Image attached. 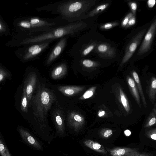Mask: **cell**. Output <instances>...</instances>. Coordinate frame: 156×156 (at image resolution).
<instances>
[{
  "mask_svg": "<svg viewBox=\"0 0 156 156\" xmlns=\"http://www.w3.org/2000/svg\"><path fill=\"white\" fill-rule=\"evenodd\" d=\"M57 19H44L30 16L18 18L13 24L15 33L11 40L24 39L39 35L60 26Z\"/></svg>",
  "mask_w": 156,
  "mask_h": 156,
  "instance_id": "cell-1",
  "label": "cell"
},
{
  "mask_svg": "<svg viewBox=\"0 0 156 156\" xmlns=\"http://www.w3.org/2000/svg\"><path fill=\"white\" fill-rule=\"evenodd\" d=\"M87 24L79 21L56 27L51 30L39 35L19 40H11L6 44L7 46L21 47L35 43L55 41L62 37L73 35L81 32L87 26Z\"/></svg>",
  "mask_w": 156,
  "mask_h": 156,
  "instance_id": "cell-2",
  "label": "cell"
},
{
  "mask_svg": "<svg viewBox=\"0 0 156 156\" xmlns=\"http://www.w3.org/2000/svg\"><path fill=\"white\" fill-rule=\"evenodd\" d=\"M97 0H70L48 5L54 14L70 23L84 19L88 11L98 2Z\"/></svg>",
  "mask_w": 156,
  "mask_h": 156,
  "instance_id": "cell-3",
  "label": "cell"
},
{
  "mask_svg": "<svg viewBox=\"0 0 156 156\" xmlns=\"http://www.w3.org/2000/svg\"><path fill=\"white\" fill-rule=\"evenodd\" d=\"M55 101L51 91L44 86L38 87L33 98L32 106L34 117L41 125L46 121L48 112Z\"/></svg>",
  "mask_w": 156,
  "mask_h": 156,
  "instance_id": "cell-4",
  "label": "cell"
},
{
  "mask_svg": "<svg viewBox=\"0 0 156 156\" xmlns=\"http://www.w3.org/2000/svg\"><path fill=\"white\" fill-rule=\"evenodd\" d=\"M54 41L35 43L23 46L15 51V55L22 62H26L36 59Z\"/></svg>",
  "mask_w": 156,
  "mask_h": 156,
  "instance_id": "cell-5",
  "label": "cell"
},
{
  "mask_svg": "<svg viewBox=\"0 0 156 156\" xmlns=\"http://www.w3.org/2000/svg\"><path fill=\"white\" fill-rule=\"evenodd\" d=\"M146 31V29H143L136 34L127 45L125 54L122 61L123 64L127 62L131 57L140 44Z\"/></svg>",
  "mask_w": 156,
  "mask_h": 156,
  "instance_id": "cell-6",
  "label": "cell"
},
{
  "mask_svg": "<svg viewBox=\"0 0 156 156\" xmlns=\"http://www.w3.org/2000/svg\"><path fill=\"white\" fill-rule=\"evenodd\" d=\"M156 31V19L152 23L147 32L139 50L138 55H141L147 52L149 50Z\"/></svg>",
  "mask_w": 156,
  "mask_h": 156,
  "instance_id": "cell-7",
  "label": "cell"
},
{
  "mask_svg": "<svg viewBox=\"0 0 156 156\" xmlns=\"http://www.w3.org/2000/svg\"><path fill=\"white\" fill-rule=\"evenodd\" d=\"M67 37H64L59 39L58 42L47 57L45 61L46 65H49L52 63L61 55L67 44Z\"/></svg>",
  "mask_w": 156,
  "mask_h": 156,
  "instance_id": "cell-8",
  "label": "cell"
},
{
  "mask_svg": "<svg viewBox=\"0 0 156 156\" xmlns=\"http://www.w3.org/2000/svg\"><path fill=\"white\" fill-rule=\"evenodd\" d=\"M94 51L100 57L109 58L115 57V48L106 42H99Z\"/></svg>",
  "mask_w": 156,
  "mask_h": 156,
  "instance_id": "cell-9",
  "label": "cell"
},
{
  "mask_svg": "<svg viewBox=\"0 0 156 156\" xmlns=\"http://www.w3.org/2000/svg\"><path fill=\"white\" fill-rule=\"evenodd\" d=\"M37 78L36 73L34 72H31L28 74L24 82V85L26 88L29 104L32 97L37 83Z\"/></svg>",
  "mask_w": 156,
  "mask_h": 156,
  "instance_id": "cell-10",
  "label": "cell"
},
{
  "mask_svg": "<svg viewBox=\"0 0 156 156\" xmlns=\"http://www.w3.org/2000/svg\"><path fill=\"white\" fill-rule=\"evenodd\" d=\"M22 138L28 144L38 150H41L42 147L38 142L27 131L23 129H19Z\"/></svg>",
  "mask_w": 156,
  "mask_h": 156,
  "instance_id": "cell-11",
  "label": "cell"
},
{
  "mask_svg": "<svg viewBox=\"0 0 156 156\" xmlns=\"http://www.w3.org/2000/svg\"><path fill=\"white\" fill-rule=\"evenodd\" d=\"M137 150V149L135 148L119 147L107 149V151L112 156H127L138 151Z\"/></svg>",
  "mask_w": 156,
  "mask_h": 156,
  "instance_id": "cell-12",
  "label": "cell"
},
{
  "mask_svg": "<svg viewBox=\"0 0 156 156\" xmlns=\"http://www.w3.org/2000/svg\"><path fill=\"white\" fill-rule=\"evenodd\" d=\"M83 143L86 147L96 152L104 154L107 153L104 147L98 142L87 140L84 141Z\"/></svg>",
  "mask_w": 156,
  "mask_h": 156,
  "instance_id": "cell-13",
  "label": "cell"
},
{
  "mask_svg": "<svg viewBox=\"0 0 156 156\" xmlns=\"http://www.w3.org/2000/svg\"><path fill=\"white\" fill-rule=\"evenodd\" d=\"M128 83L132 95L136 103L141 108V106L140 102V94L134 80L132 78L129 77L128 79Z\"/></svg>",
  "mask_w": 156,
  "mask_h": 156,
  "instance_id": "cell-14",
  "label": "cell"
},
{
  "mask_svg": "<svg viewBox=\"0 0 156 156\" xmlns=\"http://www.w3.org/2000/svg\"><path fill=\"white\" fill-rule=\"evenodd\" d=\"M110 3L109 2H104L97 5L94 9L86 14L84 19L93 17L104 11L108 8Z\"/></svg>",
  "mask_w": 156,
  "mask_h": 156,
  "instance_id": "cell-15",
  "label": "cell"
},
{
  "mask_svg": "<svg viewBox=\"0 0 156 156\" xmlns=\"http://www.w3.org/2000/svg\"><path fill=\"white\" fill-rule=\"evenodd\" d=\"M132 75L133 78V80L136 85L140 95L141 98L143 105L145 108H146L147 107V104L143 92L139 76L137 73L135 71H133L132 72Z\"/></svg>",
  "mask_w": 156,
  "mask_h": 156,
  "instance_id": "cell-16",
  "label": "cell"
},
{
  "mask_svg": "<svg viewBox=\"0 0 156 156\" xmlns=\"http://www.w3.org/2000/svg\"><path fill=\"white\" fill-rule=\"evenodd\" d=\"M66 69V66L65 63H61L57 66L51 72V78L54 80H57L60 78L64 74Z\"/></svg>",
  "mask_w": 156,
  "mask_h": 156,
  "instance_id": "cell-17",
  "label": "cell"
},
{
  "mask_svg": "<svg viewBox=\"0 0 156 156\" xmlns=\"http://www.w3.org/2000/svg\"><path fill=\"white\" fill-rule=\"evenodd\" d=\"M99 42L97 41H94L85 45L80 51L81 56L84 57L88 55L95 49Z\"/></svg>",
  "mask_w": 156,
  "mask_h": 156,
  "instance_id": "cell-18",
  "label": "cell"
},
{
  "mask_svg": "<svg viewBox=\"0 0 156 156\" xmlns=\"http://www.w3.org/2000/svg\"><path fill=\"white\" fill-rule=\"evenodd\" d=\"M148 95L151 101L152 104H153L156 95V78L154 76L151 79L149 89Z\"/></svg>",
  "mask_w": 156,
  "mask_h": 156,
  "instance_id": "cell-19",
  "label": "cell"
},
{
  "mask_svg": "<svg viewBox=\"0 0 156 156\" xmlns=\"http://www.w3.org/2000/svg\"><path fill=\"white\" fill-rule=\"evenodd\" d=\"M53 117L57 129L60 132H62L63 129V120L59 111L56 110L54 112Z\"/></svg>",
  "mask_w": 156,
  "mask_h": 156,
  "instance_id": "cell-20",
  "label": "cell"
},
{
  "mask_svg": "<svg viewBox=\"0 0 156 156\" xmlns=\"http://www.w3.org/2000/svg\"><path fill=\"white\" fill-rule=\"evenodd\" d=\"M11 32L9 27L3 18L0 15V37L10 35Z\"/></svg>",
  "mask_w": 156,
  "mask_h": 156,
  "instance_id": "cell-21",
  "label": "cell"
},
{
  "mask_svg": "<svg viewBox=\"0 0 156 156\" xmlns=\"http://www.w3.org/2000/svg\"><path fill=\"white\" fill-rule=\"evenodd\" d=\"M148 117L144 125V127L151 126L156 123V103Z\"/></svg>",
  "mask_w": 156,
  "mask_h": 156,
  "instance_id": "cell-22",
  "label": "cell"
},
{
  "mask_svg": "<svg viewBox=\"0 0 156 156\" xmlns=\"http://www.w3.org/2000/svg\"><path fill=\"white\" fill-rule=\"evenodd\" d=\"M29 104L26 88L24 85L21 103V108L22 111L26 113L27 112Z\"/></svg>",
  "mask_w": 156,
  "mask_h": 156,
  "instance_id": "cell-23",
  "label": "cell"
},
{
  "mask_svg": "<svg viewBox=\"0 0 156 156\" xmlns=\"http://www.w3.org/2000/svg\"><path fill=\"white\" fill-rule=\"evenodd\" d=\"M119 24L118 21H114L104 23L101 25L99 28L101 30H108L115 27Z\"/></svg>",
  "mask_w": 156,
  "mask_h": 156,
  "instance_id": "cell-24",
  "label": "cell"
},
{
  "mask_svg": "<svg viewBox=\"0 0 156 156\" xmlns=\"http://www.w3.org/2000/svg\"><path fill=\"white\" fill-rule=\"evenodd\" d=\"M0 154L1 156H11L1 138L0 140Z\"/></svg>",
  "mask_w": 156,
  "mask_h": 156,
  "instance_id": "cell-25",
  "label": "cell"
},
{
  "mask_svg": "<svg viewBox=\"0 0 156 156\" xmlns=\"http://www.w3.org/2000/svg\"><path fill=\"white\" fill-rule=\"evenodd\" d=\"M120 95L121 101L122 105L124 107L127 112H128L130 110L129 106L126 98L122 91H120Z\"/></svg>",
  "mask_w": 156,
  "mask_h": 156,
  "instance_id": "cell-26",
  "label": "cell"
},
{
  "mask_svg": "<svg viewBox=\"0 0 156 156\" xmlns=\"http://www.w3.org/2000/svg\"><path fill=\"white\" fill-rule=\"evenodd\" d=\"M0 66V82L1 83L3 82L5 78L9 75V73L3 67V66L1 65Z\"/></svg>",
  "mask_w": 156,
  "mask_h": 156,
  "instance_id": "cell-27",
  "label": "cell"
},
{
  "mask_svg": "<svg viewBox=\"0 0 156 156\" xmlns=\"http://www.w3.org/2000/svg\"><path fill=\"white\" fill-rule=\"evenodd\" d=\"M132 12H130L122 20L121 25L123 27H126L129 19L133 16Z\"/></svg>",
  "mask_w": 156,
  "mask_h": 156,
  "instance_id": "cell-28",
  "label": "cell"
},
{
  "mask_svg": "<svg viewBox=\"0 0 156 156\" xmlns=\"http://www.w3.org/2000/svg\"><path fill=\"white\" fill-rule=\"evenodd\" d=\"M82 62L83 65L87 67H91L96 65L95 62L88 59H84Z\"/></svg>",
  "mask_w": 156,
  "mask_h": 156,
  "instance_id": "cell-29",
  "label": "cell"
},
{
  "mask_svg": "<svg viewBox=\"0 0 156 156\" xmlns=\"http://www.w3.org/2000/svg\"><path fill=\"white\" fill-rule=\"evenodd\" d=\"M112 133V131L111 129H107L101 132L100 133L101 137L104 138L109 137Z\"/></svg>",
  "mask_w": 156,
  "mask_h": 156,
  "instance_id": "cell-30",
  "label": "cell"
},
{
  "mask_svg": "<svg viewBox=\"0 0 156 156\" xmlns=\"http://www.w3.org/2000/svg\"><path fill=\"white\" fill-rule=\"evenodd\" d=\"M128 4L133 15L135 16L136 12L137 9V4L136 3L134 2H128Z\"/></svg>",
  "mask_w": 156,
  "mask_h": 156,
  "instance_id": "cell-31",
  "label": "cell"
},
{
  "mask_svg": "<svg viewBox=\"0 0 156 156\" xmlns=\"http://www.w3.org/2000/svg\"><path fill=\"white\" fill-rule=\"evenodd\" d=\"M127 156H151V154L146 153H140L138 151L132 153Z\"/></svg>",
  "mask_w": 156,
  "mask_h": 156,
  "instance_id": "cell-32",
  "label": "cell"
},
{
  "mask_svg": "<svg viewBox=\"0 0 156 156\" xmlns=\"http://www.w3.org/2000/svg\"><path fill=\"white\" fill-rule=\"evenodd\" d=\"M136 22L135 16L133 15L129 20L126 27H129L135 24Z\"/></svg>",
  "mask_w": 156,
  "mask_h": 156,
  "instance_id": "cell-33",
  "label": "cell"
},
{
  "mask_svg": "<svg viewBox=\"0 0 156 156\" xmlns=\"http://www.w3.org/2000/svg\"><path fill=\"white\" fill-rule=\"evenodd\" d=\"M93 94V92L91 91L88 90L84 94L83 97L85 98H87L91 97Z\"/></svg>",
  "mask_w": 156,
  "mask_h": 156,
  "instance_id": "cell-34",
  "label": "cell"
},
{
  "mask_svg": "<svg viewBox=\"0 0 156 156\" xmlns=\"http://www.w3.org/2000/svg\"><path fill=\"white\" fill-rule=\"evenodd\" d=\"M156 3L155 0H149L147 1V4L149 8H152L154 5Z\"/></svg>",
  "mask_w": 156,
  "mask_h": 156,
  "instance_id": "cell-35",
  "label": "cell"
},
{
  "mask_svg": "<svg viewBox=\"0 0 156 156\" xmlns=\"http://www.w3.org/2000/svg\"><path fill=\"white\" fill-rule=\"evenodd\" d=\"M150 137L152 139L156 140V129L153 130L151 133Z\"/></svg>",
  "mask_w": 156,
  "mask_h": 156,
  "instance_id": "cell-36",
  "label": "cell"
},
{
  "mask_svg": "<svg viewBox=\"0 0 156 156\" xmlns=\"http://www.w3.org/2000/svg\"><path fill=\"white\" fill-rule=\"evenodd\" d=\"M74 118L75 120L78 122H80L82 121L81 118L79 115H75Z\"/></svg>",
  "mask_w": 156,
  "mask_h": 156,
  "instance_id": "cell-37",
  "label": "cell"
},
{
  "mask_svg": "<svg viewBox=\"0 0 156 156\" xmlns=\"http://www.w3.org/2000/svg\"><path fill=\"white\" fill-rule=\"evenodd\" d=\"M125 135L127 136H129L131 135V132L128 129L125 130L124 132Z\"/></svg>",
  "mask_w": 156,
  "mask_h": 156,
  "instance_id": "cell-38",
  "label": "cell"
},
{
  "mask_svg": "<svg viewBox=\"0 0 156 156\" xmlns=\"http://www.w3.org/2000/svg\"><path fill=\"white\" fill-rule=\"evenodd\" d=\"M105 114V111H102L101 112H100L99 113L98 115L99 117L101 116L104 115Z\"/></svg>",
  "mask_w": 156,
  "mask_h": 156,
  "instance_id": "cell-39",
  "label": "cell"
}]
</instances>
